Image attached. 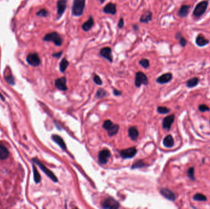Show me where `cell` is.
Wrapping results in <instances>:
<instances>
[{
	"instance_id": "1",
	"label": "cell",
	"mask_w": 210,
	"mask_h": 209,
	"mask_svg": "<svg viewBox=\"0 0 210 209\" xmlns=\"http://www.w3.org/2000/svg\"><path fill=\"white\" fill-rule=\"evenodd\" d=\"M85 0H74L72 6V14L74 16H81L84 11Z\"/></svg>"
},
{
	"instance_id": "2",
	"label": "cell",
	"mask_w": 210,
	"mask_h": 209,
	"mask_svg": "<svg viewBox=\"0 0 210 209\" xmlns=\"http://www.w3.org/2000/svg\"><path fill=\"white\" fill-rule=\"evenodd\" d=\"M43 40L45 41L52 42L57 46H61L63 44L62 38L57 32H52L46 35L43 38Z\"/></svg>"
},
{
	"instance_id": "3",
	"label": "cell",
	"mask_w": 210,
	"mask_h": 209,
	"mask_svg": "<svg viewBox=\"0 0 210 209\" xmlns=\"http://www.w3.org/2000/svg\"><path fill=\"white\" fill-rule=\"evenodd\" d=\"M103 127L105 130H107L108 135L110 136H115L118 133L119 130V126L118 125L114 124L110 120H106L104 122L103 125Z\"/></svg>"
},
{
	"instance_id": "4",
	"label": "cell",
	"mask_w": 210,
	"mask_h": 209,
	"mask_svg": "<svg viewBox=\"0 0 210 209\" xmlns=\"http://www.w3.org/2000/svg\"><path fill=\"white\" fill-rule=\"evenodd\" d=\"M208 6V2L206 0H204V1L201 2L199 3L196 7L195 8L193 14L195 17H201L206 11L207 8Z\"/></svg>"
},
{
	"instance_id": "5",
	"label": "cell",
	"mask_w": 210,
	"mask_h": 209,
	"mask_svg": "<svg viewBox=\"0 0 210 209\" xmlns=\"http://www.w3.org/2000/svg\"><path fill=\"white\" fill-rule=\"evenodd\" d=\"M135 84L137 87H140L141 85H148V79L145 74L139 71L136 74Z\"/></svg>"
},
{
	"instance_id": "6",
	"label": "cell",
	"mask_w": 210,
	"mask_h": 209,
	"mask_svg": "<svg viewBox=\"0 0 210 209\" xmlns=\"http://www.w3.org/2000/svg\"><path fill=\"white\" fill-rule=\"evenodd\" d=\"M33 161L35 162L36 164H38L39 166V167L41 168V169L52 180H53L54 182H58V179L57 178V177L54 174V173L52 172H51L49 169H48L43 164H42L37 159H33Z\"/></svg>"
},
{
	"instance_id": "7",
	"label": "cell",
	"mask_w": 210,
	"mask_h": 209,
	"mask_svg": "<svg viewBox=\"0 0 210 209\" xmlns=\"http://www.w3.org/2000/svg\"><path fill=\"white\" fill-rule=\"evenodd\" d=\"M103 208H118L119 207V202L112 197H109L105 200L102 205Z\"/></svg>"
},
{
	"instance_id": "8",
	"label": "cell",
	"mask_w": 210,
	"mask_h": 209,
	"mask_svg": "<svg viewBox=\"0 0 210 209\" xmlns=\"http://www.w3.org/2000/svg\"><path fill=\"white\" fill-rule=\"evenodd\" d=\"M111 156V153L108 149H104L99 152L98 155V161L101 164H105L108 163Z\"/></svg>"
},
{
	"instance_id": "9",
	"label": "cell",
	"mask_w": 210,
	"mask_h": 209,
	"mask_svg": "<svg viewBox=\"0 0 210 209\" xmlns=\"http://www.w3.org/2000/svg\"><path fill=\"white\" fill-rule=\"evenodd\" d=\"M137 151L135 147H131L125 150H123L121 151L120 155L124 159H127V158H132L135 156L137 154Z\"/></svg>"
},
{
	"instance_id": "10",
	"label": "cell",
	"mask_w": 210,
	"mask_h": 209,
	"mask_svg": "<svg viewBox=\"0 0 210 209\" xmlns=\"http://www.w3.org/2000/svg\"><path fill=\"white\" fill-rule=\"evenodd\" d=\"M99 55L101 57L108 60L110 63L113 62V57L112 54V50L110 47H106L102 48L99 51Z\"/></svg>"
},
{
	"instance_id": "11",
	"label": "cell",
	"mask_w": 210,
	"mask_h": 209,
	"mask_svg": "<svg viewBox=\"0 0 210 209\" xmlns=\"http://www.w3.org/2000/svg\"><path fill=\"white\" fill-rule=\"evenodd\" d=\"M27 62L33 66H38L41 63L40 58L38 55L36 53H30L27 56Z\"/></svg>"
},
{
	"instance_id": "12",
	"label": "cell",
	"mask_w": 210,
	"mask_h": 209,
	"mask_svg": "<svg viewBox=\"0 0 210 209\" xmlns=\"http://www.w3.org/2000/svg\"><path fill=\"white\" fill-rule=\"evenodd\" d=\"M67 7V0H58L57 3V15L59 17H62Z\"/></svg>"
},
{
	"instance_id": "13",
	"label": "cell",
	"mask_w": 210,
	"mask_h": 209,
	"mask_svg": "<svg viewBox=\"0 0 210 209\" xmlns=\"http://www.w3.org/2000/svg\"><path fill=\"white\" fill-rule=\"evenodd\" d=\"M55 85L57 88L62 91H66L68 90L66 86V79L65 77L57 79L55 81Z\"/></svg>"
},
{
	"instance_id": "14",
	"label": "cell",
	"mask_w": 210,
	"mask_h": 209,
	"mask_svg": "<svg viewBox=\"0 0 210 209\" xmlns=\"http://www.w3.org/2000/svg\"><path fill=\"white\" fill-rule=\"evenodd\" d=\"M174 121V116L173 114L165 117L162 122L163 128L167 130H170Z\"/></svg>"
},
{
	"instance_id": "15",
	"label": "cell",
	"mask_w": 210,
	"mask_h": 209,
	"mask_svg": "<svg viewBox=\"0 0 210 209\" xmlns=\"http://www.w3.org/2000/svg\"><path fill=\"white\" fill-rule=\"evenodd\" d=\"M161 194L169 200L174 201L176 199L175 194L171 190L167 188H162L160 189Z\"/></svg>"
},
{
	"instance_id": "16",
	"label": "cell",
	"mask_w": 210,
	"mask_h": 209,
	"mask_svg": "<svg viewBox=\"0 0 210 209\" xmlns=\"http://www.w3.org/2000/svg\"><path fill=\"white\" fill-rule=\"evenodd\" d=\"M103 11L104 13H106V14L115 15L117 13L116 5L114 3H108L106 6L103 8Z\"/></svg>"
},
{
	"instance_id": "17",
	"label": "cell",
	"mask_w": 210,
	"mask_h": 209,
	"mask_svg": "<svg viewBox=\"0 0 210 209\" xmlns=\"http://www.w3.org/2000/svg\"><path fill=\"white\" fill-rule=\"evenodd\" d=\"M172 78H173L172 74L168 72V73L163 74L160 77H159L157 79L156 82L160 84H165V83H168L172 79Z\"/></svg>"
},
{
	"instance_id": "18",
	"label": "cell",
	"mask_w": 210,
	"mask_h": 209,
	"mask_svg": "<svg viewBox=\"0 0 210 209\" xmlns=\"http://www.w3.org/2000/svg\"><path fill=\"white\" fill-rule=\"evenodd\" d=\"M152 14L150 11H145L140 17V22L141 23L147 24L152 20Z\"/></svg>"
},
{
	"instance_id": "19",
	"label": "cell",
	"mask_w": 210,
	"mask_h": 209,
	"mask_svg": "<svg viewBox=\"0 0 210 209\" xmlns=\"http://www.w3.org/2000/svg\"><path fill=\"white\" fill-rule=\"evenodd\" d=\"M195 42L198 47H204L206 46L209 42V41L207 39H206L203 36V35L200 34L197 36L195 40Z\"/></svg>"
},
{
	"instance_id": "20",
	"label": "cell",
	"mask_w": 210,
	"mask_h": 209,
	"mask_svg": "<svg viewBox=\"0 0 210 209\" xmlns=\"http://www.w3.org/2000/svg\"><path fill=\"white\" fill-rule=\"evenodd\" d=\"M94 20L92 16H90L87 21L85 22L82 25V28L84 31H89L94 25Z\"/></svg>"
},
{
	"instance_id": "21",
	"label": "cell",
	"mask_w": 210,
	"mask_h": 209,
	"mask_svg": "<svg viewBox=\"0 0 210 209\" xmlns=\"http://www.w3.org/2000/svg\"><path fill=\"white\" fill-rule=\"evenodd\" d=\"M163 144L165 147L168 148L172 147L174 144V141L173 136L171 135H168L167 136L163 141Z\"/></svg>"
},
{
	"instance_id": "22",
	"label": "cell",
	"mask_w": 210,
	"mask_h": 209,
	"mask_svg": "<svg viewBox=\"0 0 210 209\" xmlns=\"http://www.w3.org/2000/svg\"><path fill=\"white\" fill-rule=\"evenodd\" d=\"M52 138L53 141L55 142H56L63 150H66V144L61 137H60L58 135H53Z\"/></svg>"
},
{
	"instance_id": "23",
	"label": "cell",
	"mask_w": 210,
	"mask_h": 209,
	"mask_svg": "<svg viewBox=\"0 0 210 209\" xmlns=\"http://www.w3.org/2000/svg\"><path fill=\"white\" fill-rule=\"evenodd\" d=\"M129 137L131 138L132 140L133 141H137L138 136H139V133L138 131L137 130L136 127H130L129 129Z\"/></svg>"
},
{
	"instance_id": "24",
	"label": "cell",
	"mask_w": 210,
	"mask_h": 209,
	"mask_svg": "<svg viewBox=\"0 0 210 209\" xmlns=\"http://www.w3.org/2000/svg\"><path fill=\"white\" fill-rule=\"evenodd\" d=\"M190 6L188 5H182L178 12V16L180 17H185L187 16L189 11Z\"/></svg>"
},
{
	"instance_id": "25",
	"label": "cell",
	"mask_w": 210,
	"mask_h": 209,
	"mask_svg": "<svg viewBox=\"0 0 210 209\" xmlns=\"http://www.w3.org/2000/svg\"><path fill=\"white\" fill-rule=\"evenodd\" d=\"M9 156V152L7 148L2 144H0V160H5Z\"/></svg>"
},
{
	"instance_id": "26",
	"label": "cell",
	"mask_w": 210,
	"mask_h": 209,
	"mask_svg": "<svg viewBox=\"0 0 210 209\" xmlns=\"http://www.w3.org/2000/svg\"><path fill=\"white\" fill-rule=\"evenodd\" d=\"M199 82V79L197 77H193L188 80L186 82V85L188 88H193L196 86Z\"/></svg>"
},
{
	"instance_id": "27",
	"label": "cell",
	"mask_w": 210,
	"mask_h": 209,
	"mask_svg": "<svg viewBox=\"0 0 210 209\" xmlns=\"http://www.w3.org/2000/svg\"><path fill=\"white\" fill-rule=\"evenodd\" d=\"M69 64V61L65 58H63L60 63V65H59L60 71L62 72H64L67 69V68L68 67Z\"/></svg>"
},
{
	"instance_id": "28",
	"label": "cell",
	"mask_w": 210,
	"mask_h": 209,
	"mask_svg": "<svg viewBox=\"0 0 210 209\" xmlns=\"http://www.w3.org/2000/svg\"><path fill=\"white\" fill-rule=\"evenodd\" d=\"M176 38L177 39L179 40V44H180V45H181L182 47H184L186 46V44H187V41H186V39L185 38H184L181 36V33H176Z\"/></svg>"
},
{
	"instance_id": "29",
	"label": "cell",
	"mask_w": 210,
	"mask_h": 209,
	"mask_svg": "<svg viewBox=\"0 0 210 209\" xmlns=\"http://www.w3.org/2000/svg\"><path fill=\"white\" fill-rule=\"evenodd\" d=\"M193 200L197 201H206L207 200V197L203 194L201 193H197L193 197Z\"/></svg>"
},
{
	"instance_id": "30",
	"label": "cell",
	"mask_w": 210,
	"mask_h": 209,
	"mask_svg": "<svg viewBox=\"0 0 210 209\" xmlns=\"http://www.w3.org/2000/svg\"><path fill=\"white\" fill-rule=\"evenodd\" d=\"M194 172H195V169L194 167H191L190 168L188 169V170H187V176L192 180H195V178L194 177Z\"/></svg>"
},
{
	"instance_id": "31",
	"label": "cell",
	"mask_w": 210,
	"mask_h": 209,
	"mask_svg": "<svg viewBox=\"0 0 210 209\" xmlns=\"http://www.w3.org/2000/svg\"><path fill=\"white\" fill-rule=\"evenodd\" d=\"M139 64L144 69H148L150 66V62L146 58H143L139 61Z\"/></svg>"
},
{
	"instance_id": "32",
	"label": "cell",
	"mask_w": 210,
	"mask_h": 209,
	"mask_svg": "<svg viewBox=\"0 0 210 209\" xmlns=\"http://www.w3.org/2000/svg\"><path fill=\"white\" fill-rule=\"evenodd\" d=\"M33 172H34V179L36 183H39L41 181V176L38 172L36 168L33 166Z\"/></svg>"
},
{
	"instance_id": "33",
	"label": "cell",
	"mask_w": 210,
	"mask_h": 209,
	"mask_svg": "<svg viewBox=\"0 0 210 209\" xmlns=\"http://www.w3.org/2000/svg\"><path fill=\"white\" fill-rule=\"evenodd\" d=\"M157 111L159 113H160L161 114H168L170 112V109H169L168 108H165V107L159 106L157 108Z\"/></svg>"
},
{
	"instance_id": "34",
	"label": "cell",
	"mask_w": 210,
	"mask_h": 209,
	"mask_svg": "<svg viewBox=\"0 0 210 209\" xmlns=\"http://www.w3.org/2000/svg\"><path fill=\"white\" fill-rule=\"evenodd\" d=\"M106 95H107V91L102 88L99 89L96 93V97L98 98H103L106 96Z\"/></svg>"
},
{
	"instance_id": "35",
	"label": "cell",
	"mask_w": 210,
	"mask_h": 209,
	"mask_svg": "<svg viewBox=\"0 0 210 209\" xmlns=\"http://www.w3.org/2000/svg\"><path fill=\"white\" fill-rule=\"evenodd\" d=\"M145 166L144 163L141 161V160H139V161H137V162H135L132 166V169H137V168H141V167H143Z\"/></svg>"
},
{
	"instance_id": "36",
	"label": "cell",
	"mask_w": 210,
	"mask_h": 209,
	"mask_svg": "<svg viewBox=\"0 0 210 209\" xmlns=\"http://www.w3.org/2000/svg\"><path fill=\"white\" fill-rule=\"evenodd\" d=\"M198 110L201 112H204L209 111L210 109L208 106L205 105V104H201V105H200L198 106Z\"/></svg>"
},
{
	"instance_id": "37",
	"label": "cell",
	"mask_w": 210,
	"mask_h": 209,
	"mask_svg": "<svg viewBox=\"0 0 210 209\" xmlns=\"http://www.w3.org/2000/svg\"><path fill=\"white\" fill-rule=\"evenodd\" d=\"M49 13L46 9H41L38 13H37V16H41V17H47L48 16Z\"/></svg>"
},
{
	"instance_id": "38",
	"label": "cell",
	"mask_w": 210,
	"mask_h": 209,
	"mask_svg": "<svg viewBox=\"0 0 210 209\" xmlns=\"http://www.w3.org/2000/svg\"><path fill=\"white\" fill-rule=\"evenodd\" d=\"M93 82L96 83V84H97V85H102V80H101V79H100V77L98 75H94V77H93Z\"/></svg>"
},
{
	"instance_id": "39",
	"label": "cell",
	"mask_w": 210,
	"mask_h": 209,
	"mask_svg": "<svg viewBox=\"0 0 210 209\" xmlns=\"http://www.w3.org/2000/svg\"><path fill=\"white\" fill-rule=\"evenodd\" d=\"M124 19L123 18H121L119 20V22H118V27L121 29L124 27Z\"/></svg>"
},
{
	"instance_id": "40",
	"label": "cell",
	"mask_w": 210,
	"mask_h": 209,
	"mask_svg": "<svg viewBox=\"0 0 210 209\" xmlns=\"http://www.w3.org/2000/svg\"><path fill=\"white\" fill-rule=\"evenodd\" d=\"M6 79V80H7L9 83H11V84H13V83H14V79H13V77L11 75L7 77Z\"/></svg>"
},
{
	"instance_id": "41",
	"label": "cell",
	"mask_w": 210,
	"mask_h": 209,
	"mask_svg": "<svg viewBox=\"0 0 210 209\" xmlns=\"http://www.w3.org/2000/svg\"><path fill=\"white\" fill-rule=\"evenodd\" d=\"M62 53H63V51H61V52H58V53H54V54L52 55V56H53L54 57L60 58V57L62 56Z\"/></svg>"
},
{
	"instance_id": "42",
	"label": "cell",
	"mask_w": 210,
	"mask_h": 209,
	"mask_svg": "<svg viewBox=\"0 0 210 209\" xmlns=\"http://www.w3.org/2000/svg\"><path fill=\"white\" fill-rule=\"evenodd\" d=\"M113 93L116 96H120L121 94V92L120 91H119V90H117L116 89H114L113 90Z\"/></svg>"
},
{
	"instance_id": "43",
	"label": "cell",
	"mask_w": 210,
	"mask_h": 209,
	"mask_svg": "<svg viewBox=\"0 0 210 209\" xmlns=\"http://www.w3.org/2000/svg\"><path fill=\"white\" fill-rule=\"evenodd\" d=\"M133 29L135 31H137L138 29H139V27L137 25H133Z\"/></svg>"
},
{
	"instance_id": "44",
	"label": "cell",
	"mask_w": 210,
	"mask_h": 209,
	"mask_svg": "<svg viewBox=\"0 0 210 209\" xmlns=\"http://www.w3.org/2000/svg\"><path fill=\"white\" fill-rule=\"evenodd\" d=\"M99 1L101 3H103L105 2V0H99Z\"/></svg>"
},
{
	"instance_id": "45",
	"label": "cell",
	"mask_w": 210,
	"mask_h": 209,
	"mask_svg": "<svg viewBox=\"0 0 210 209\" xmlns=\"http://www.w3.org/2000/svg\"><path fill=\"white\" fill-rule=\"evenodd\" d=\"M209 123H210V120H209Z\"/></svg>"
}]
</instances>
